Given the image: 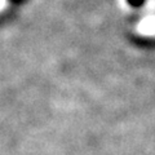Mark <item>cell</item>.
<instances>
[{
	"label": "cell",
	"mask_w": 155,
	"mask_h": 155,
	"mask_svg": "<svg viewBox=\"0 0 155 155\" xmlns=\"http://www.w3.org/2000/svg\"><path fill=\"white\" fill-rule=\"evenodd\" d=\"M128 4L130 7H134V8H140L142 7L145 3H146V0H127Z\"/></svg>",
	"instance_id": "obj_1"
}]
</instances>
